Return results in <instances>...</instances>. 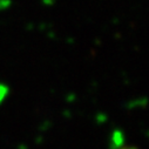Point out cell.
I'll list each match as a JSON object with an SVG mask.
<instances>
[{
	"mask_svg": "<svg viewBox=\"0 0 149 149\" xmlns=\"http://www.w3.org/2000/svg\"><path fill=\"white\" fill-rule=\"evenodd\" d=\"M111 143H113L114 146L120 147L121 144H123V135H122V132L120 130H115L113 133V136H111Z\"/></svg>",
	"mask_w": 149,
	"mask_h": 149,
	"instance_id": "obj_1",
	"label": "cell"
},
{
	"mask_svg": "<svg viewBox=\"0 0 149 149\" xmlns=\"http://www.w3.org/2000/svg\"><path fill=\"white\" fill-rule=\"evenodd\" d=\"M116 149H139L136 146H127V144H121L120 147H118Z\"/></svg>",
	"mask_w": 149,
	"mask_h": 149,
	"instance_id": "obj_3",
	"label": "cell"
},
{
	"mask_svg": "<svg viewBox=\"0 0 149 149\" xmlns=\"http://www.w3.org/2000/svg\"><path fill=\"white\" fill-rule=\"evenodd\" d=\"M7 93H8V88H7L6 86H4V85L0 84V102H1V101L6 97Z\"/></svg>",
	"mask_w": 149,
	"mask_h": 149,
	"instance_id": "obj_2",
	"label": "cell"
}]
</instances>
